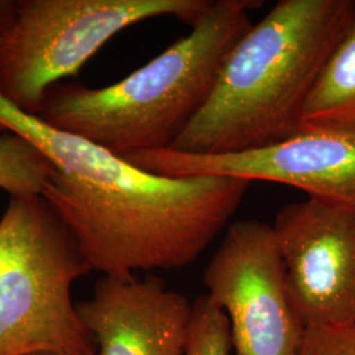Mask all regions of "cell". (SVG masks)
<instances>
[{"label": "cell", "mask_w": 355, "mask_h": 355, "mask_svg": "<svg viewBox=\"0 0 355 355\" xmlns=\"http://www.w3.org/2000/svg\"><path fill=\"white\" fill-rule=\"evenodd\" d=\"M76 309L98 355H184L192 303L155 275L102 277Z\"/></svg>", "instance_id": "9"}, {"label": "cell", "mask_w": 355, "mask_h": 355, "mask_svg": "<svg viewBox=\"0 0 355 355\" xmlns=\"http://www.w3.org/2000/svg\"><path fill=\"white\" fill-rule=\"evenodd\" d=\"M23 355H64L61 353H55V352H33V353H26Z\"/></svg>", "instance_id": "15"}, {"label": "cell", "mask_w": 355, "mask_h": 355, "mask_svg": "<svg viewBox=\"0 0 355 355\" xmlns=\"http://www.w3.org/2000/svg\"><path fill=\"white\" fill-rule=\"evenodd\" d=\"M16 13V1H0V36L11 26Z\"/></svg>", "instance_id": "14"}, {"label": "cell", "mask_w": 355, "mask_h": 355, "mask_svg": "<svg viewBox=\"0 0 355 355\" xmlns=\"http://www.w3.org/2000/svg\"><path fill=\"white\" fill-rule=\"evenodd\" d=\"M55 174L51 158L16 133L0 135V189L13 196L42 195Z\"/></svg>", "instance_id": "11"}, {"label": "cell", "mask_w": 355, "mask_h": 355, "mask_svg": "<svg viewBox=\"0 0 355 355\" xmlns=\"http://www.w3.org/2000/svg\"><path fill=\"white\" fill-rule=\"evenodd\" d=\"M262 1L216 0L149 64L120 82L89 89L53 86L36 114L46 125L120 157L170 149L203 108L232 48Z\"/></svg>", "instance_id": "3"}, {"label": "cell", "mask_w": 355, "mask_h": 355, "mask_svg": "<svg viewBox=\"0 0 355 355\" xmlns=\"http://www.w3.org/2000/svg\"><path fill=\"white\" fill-rule=\"evenodd\" d=\"M204 284L228 318L234 354H297L305 328L287 297L272 225L230 224L204 271Z\"/></svg>", "instance_id": "6"}, {"label": "cell", "mask_w": 355, "mask_h": 355, "mask_svg": "<svg viewBox=\"0 0 355 355\" xmlns=\"http://www.w3.org/2000/svg\"><path fill=\"white\" fill-rule=\"evenodd\" d=\"M296 355H355V322L305 328Z\"/></svg>", "instance_id": "13"}, {"label": "cell", "mask_w": 355, "mask_h": 355, "mask_svg": "<svg viewBox=\"0 0 355 355\" xmlns=\"http://www.w3.org/2000/svg\"><path fill=\"white\" fill-rule=\"evenodd\" d=\"M272 229L303 327L355 322V207L306 198L283 205Z\"/></svg>", "instance_id": "7"}, {"label": "cell", "mask_w": 355, "mask_h": 355, "mask_svg": "<svg viewBox=\"0 0 355 355\" xmlns=\"http://www.w3.org/2000/svg\"><path fill=\"white\" fill-rule=\"evenodd\" d=\"M33 142L55 166L42 196L71 230L92 271L132 278L189 266L224 230L250 182L142 170L102 146L46 125L0 95V135Z\"/></svg>", "instance_id": "1"}, {"label": "cell", "mask_w": 355, "mask_h": 355, "mask_svg": "<svg viewBox=\"0 0 355 355\" xmlns=\"http://www.w3.org/2000/svg\"><path fill=\"white\" fill-rule=\"evenodd\" d=\"M91 271L42 195L11 198L0 217V355H98L71 299Z\"/></svg>", "instance_id": "4"}, {"label": "cell", "mask_w": 355, "mask_h": 355, "mask_svg": "<svg viewBox=\"0 0 355 355\" xmlns=\"http://www.w3.org/2000/svg\"><path fill=\"white\" fill-rule=\"evenodd\" d=\"M229 321L224 311L205 293L192 303L184 355H229Z\"/></svg>", "instance_id": "12"}, {"label": "cell", "mask_w": 355, "mask_h": 355, "mask_svg": "<svg viewBox=\"0 0 355 355\" xmlns=\"http://www.w3.org/2000/svg\"><path fill=\"white\" fill-rule=\"evenodd\" d=\"M299 130L355 136V17L306 99Z\"/></svg>", "instance_id": "10"}, {"label": "cell", "mask_w": 355, "mask_h": 355, "mask_svg": "<svg viewBox=\"0 0 355 355\" xmlns=\"http://www.w3.org/2000/svg\"><path fill=\"white\" fill-rule=\"evenodd\" d=\"M0 40H1V36H0Z\"/></svg>", "instance_id": "16"}, {"label": "cell", "mask_w": 355, "mask_h": 355, "mask_svg": "<svg viewBox=\"0 0 355 355\" xmlns=\"http://www.w3.org/2000/svg\"><path fill=\"white\" fill-rule=\"evenodd\" d=\"M211 0H20L0 40V95L36 116L48 91L74 76L119 32L154 17L193 24Z\"/></svg>", "instance_id": "5"}, {"label": "cell", "mask_w": 355, "mask_h": 355, "mask_svg": "<svg viewBox=\"0 0 355 355\" xmlns=\"http://www.w3.org/2000/svg\"><path fill=\"white\" fill-rule=\"evenodd\" d=\"M142 170L166 177L263 180L304 191L308 198L355 207V136L299 130L265 148L221 155H193L171 149L124 157Z\"/></svg>", "instance_id": "8"}, {"label": "cell", "mask_w": 355, "mask_h": 355, "mask_svg": "<svg viewBox=\"0 0 355 355\" xmlns=\"http://www.w3.org/2000/svg\"><path fill=\"white\" fill-rule=\"evenodd\" d=\"M354 17V0L278 1L232 48L203 108L170 149L234 154L297 133L306 99Z\"/></svg>", "instance_id": "2"}]
</instances>
